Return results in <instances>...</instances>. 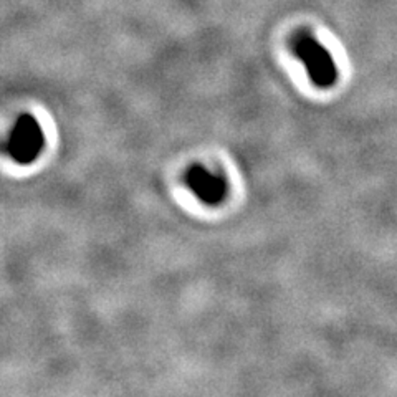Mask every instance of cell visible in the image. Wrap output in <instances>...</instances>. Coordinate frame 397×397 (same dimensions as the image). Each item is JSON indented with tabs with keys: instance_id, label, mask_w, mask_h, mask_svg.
Listing matches in <instances>:
<instances>
[{
	"instance_id": "6da1fadb",
	"label": "cell",
	"mask_w": 397,
	"mask_h": 397,
	"mask_svg": "<svg viewBox=\"0 0 397 397\" xmlns=\"http://www.w3.org/2000/svg\"><path fill=\"white\" fill-rule=\"evenodd\" d=\"M295 57L303 63L309 79L320 88H329L336 83L337 68L335 58L311 35L301 34L293 43Z\"/></svg>"
},
{
	"instance_id": "7a4b0ae2",
	"label": "cell",
	"mask_w": 397,
	"mask_h": 397,
	"mask_svg": "<svg viewBox=\"0 0 397 397\" xmlns=\"http://www.w3.org/2000/svg\"><path fill=\"white\" fill-rule=\"evenodd\" d=\"M45 146V134L42 126L30 114H22L12 128L5 142L7 154L18 164H30Z\"/></svg>"
},
{
	"instance_id": "3957f363",
	"label": "cell",
	"mask_w": 397,
	"mask_h": 397,
	"mask_svg": "<svg viewBox=\"0 0 397 397\" xmlns=\"http://www.w3.org/2000/svg\"><path fill=\"white\" fill-rule=\"evenodd\" d=\"M185 184L198 201L207 205L220 204L229 192L227 181L224 177L209 172L207 169L201 168V166H194L189 169L188 176H185Z\"/></svg>"
}]
</instances>
